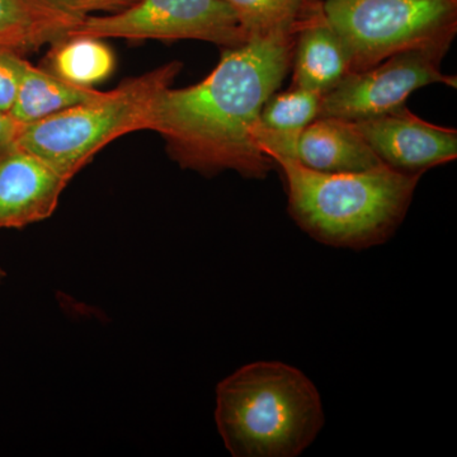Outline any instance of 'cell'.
<instances>
[{"instance_id": "1", "label": "cell", "mask_w": 457, "mask_h": 457, "mask_svg": "<svg viewBox=\"0 0 457 457\" xmlns=\"http://www.w3.org/2000/svg\"><path fill=\"white\" fill-rule=\"evenodd\" d=\"M296 35L252 36L222 51L200 83L164 90L153 130L185 170L215 176L234 170L266 179L275 162L254 140L262 107L278 92L293 62Z\"/></svg>"}, {"instance_id": "2", "label": "cell", "mask_w": 457, "mask_h": 457, "mask_svg": "<svg viewBox=\"0 0 457 457\" xmlns=\"http://www.w3.org/2000/svg\"><path fill=\"white\" fill-rule=\"evenodd\" d=\"M275 164L284 173L295 222L323 245L356 251L394 236L422 177L386 164L341 173L312 170L295 159H278Z\"/></svg>"}, {"instance_id": "3", "label": "cell", "mask_w": 457, "mask_h": 457, "mask_svg": "<svg viewBox=\"0 0 457 457\" xmlns=\"http://www.w3.org/2000/svg\"><path fill=\"white\" fill-rule=\"evenodd\" d=\"M215 420L234 457H296L324 426L317 387L299 369L258 361L216 387Z\"/></svg>"}, {"instance_id": "4", "label": "cell", "mask_w": 457, "mask_h": 457, "mask_svg": "<svg viewBox=\"0 0 457 457\" xmlns=\"http://www.w3.org/2000/svg\"><path fill=\"white\" fill-rule=\"evenodd\" d=\"M180 68L177 62L159 66L97 98L21 125L17 145L71 180L111 141L130 132L153 130L159 99Z\"/></svg>"}, {"instance_id": "5", "label": "cell", "mask_w": 457, "mask_h": 457, "mask_svg": "<svg viewBox=\"0 0 457 457\" xmlns=\"http://www.w3.org/2000/svg\"><path fill=\"white\" fill-rule=\"evenodd\" d=\"M323 12L350 74L405 51L447 54L457 32V0H323Z\"/></svg>"}, {"instance_id": "6", "label": "cell", "mask_w": 457, "mask_h": 457, "mask_svg": "<svg viewBox=\"0 0 457 457\" xmlns=\"http://www.w3.org/2000/svg\"><path fill=\"white\" fill-rule=\"evenodd\" d=\"M71 35L125 40H197L228 49L248 36L225 0H137L106 16H89Z\"/></svg>"}, {"instance_id": "7", "label": "cell", "mask_w": 457, "mask_h": 457, "mask_svg": "<svg viewBox=\"0 0 457 457\" xmlns=\"http://www.w3.org/2000/svg\"><path fill=\"white\" fill-rule=\"evenodd\" d=\"M445 55L440 51H405L366 71L348 74L321 96L318 117L359 121L398 110L423 87L445 84L456 88L455 75L441 71Z\"/></svg>"}, {"instance_id": "8", "label": "cell", "mask_w": 457, "mask_h": 457, "mask_svg": "<svg viewBox=\"0 0 457 457\" xmlns=\"http://www.w3.org/2000/svg\"><path fill=\"white\" fill-rule=\"evenodd\" d=\"M384 164L420 174L457 158V132L420 119L403 106L371 119L351 121Z\"/></svg>"}, {"instance_id": "9", "label": "cell", "mask_w": 457, "mask_h": 457, "mask_svg": "<svg viewBox=\"0 0 457 457\" xmlns=\"http://www.w3.org/2000/svg\"><path fill=\"white\" fill-rule=\"evenodd\" d=\"M68 183L59 171L23 147L16 145L0 154V230L49 219Z\"/></svg>"}, {"instance_id": "10", "label": "cell", "mask_w": 457, "mask_h": 457, "mask_svg": "<svg viewBox=\"0 0 457 457\" xmlns=\"http://www.w3.org/2000/svg\"><path fill=\"white\" fill-rule=\"evenodd\" d=\"M293 86L323 96L350 74L347 53L324 16L323 5L295 37Z\"/></svg>"}, {"instance_id": "11", "label": "cell", "mask_w": 457, "mask_h": 457, "mask_svg": "<svg viewBox=\"0 0 457 457\" xmlns=\"http://www.w3.org/2000/svg\"><path fill=\"white\" fill-rule=\"evenodd\" d=\"M295 161L326 173L361 171L384 164L351 121L317 117L303 131Z\"/></svg>"}, {"instance_id": "12", "label": "cell", "mask_w": 457, "mask_h": 457, "mask_svg": "<svg viewBox=\"0 0 457 457\" xmlns=\"http://www.w3.org/2000/svg\"><path fill=\"white\" fill-rule=\"evenodd\" d=\"M321 96L312 90L291 86L275 92L262 107L254 140L273 162L296 159L303 131L318 117Z\"/></svg>"}, {"instance_id": "13", "label": "cell", "mask_w": 457, "mask_h": 457, "mask_svg": "<svg viewBox=\"0 0 457 457\" xmlns=\"http://www.w3.org/2000/svg\"><path fill=\"white\" fill-rule=\"evenodd\" d=\"M83 20L40 0H0V50L25 56L71 35Z\"/></svg>"}, {"instance_id": "14", "label": "cell", "mask_w": 457, "mask_h": 457, "mask_svg": "<svg viewBox=\"0 0 457 457\" xmlns=\"http://www.w3.org/2000/svg\"><path fill=\"white\" fill-rule=\"evenodd\" d=\"M101 95V90L75 86L50 73L46 69L37 68L27 62L21 77L16 101L9 114L20 125H26L40 121Z\"/></svg>"}, {"instance_id": "15", "label": "cell", "mask_w": 457, "mask_h": 457, "mask_svg": "<svg viewBox=\"0 0 457 457\" xmlns=\"http://www.w3.org/2000/svg\"><path fill=\"white\" fill-rule=\"evenodd\" d=\"M42 68L75 86L95 88L112 75L116 59L104 38L69 35L51 44Z\"/></svg>"}, {"instance_id": "16", "label": "cell", "mask_w": 457, "mask_h": 457, "mask_svg": "<svg viewBox=\"0 0 457 457\" xmlns=\"http://www.w3.org/2000/svg\"><path fill=\"white\" fill-rule=\"evenodd\" d=\"M246 36L296 35L323 0H225Z\"/></svg>"}, {"instance_id": "17", "label": "cell", "mask_w": 457, "mask_h": 457, "mask_svg": "<svg viewBox=\"0 0 457 457\" xmlns=\"http://www.w3.org/2000/svg\"><path fill=\"white\" fill-rule=\"evenodd\" d=\"M26 62L25 56L20 54L0 50V111L2 112L11 113Z\"/></svg>"}, {"instance_id": "18", "label": "cell", "mask_w": 457, "mask_h": 457, "mask_svg": "<svg viewBox=\"0 0 457 457\" xmlns=\"http://www.w3.org/2000/svg\"><path fill=\"white\" fill-rule=\"evenodd\" d=\"M40 2L62 13L86 18L95 16V13L99 12H104L107 14L119 13L131 7L137 0H40Z\"/></svg>"}, {"instance_id": "19", "label": "cell", "mask_w": 457, "mask_h": 457, "mask_svg": "<svg viewBox=\"0 0 457 457\" xmlns=\"http://www.w3.org/2000/svg\"><path fill=\"white\" fill-rule=\"evenodd\" d=\"M20 123L14 121L9 114L0 111V154L17 145Z\"/></svg>"}, {"instance_id": "20", "label": "cell", "mask_w": 457, "mask_h": 457, "mask_svg": "<svg viewBox=\"0 0 457 457\" xmlns=\"http://www.w3.org/2000/svg\"><path fill=\"white\" fill-rule=\"evenodd\" d=\"M5 276L7 275H5L4 270L0 269V284L4 281Z\"/></svg>"}]
</instances>
